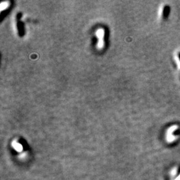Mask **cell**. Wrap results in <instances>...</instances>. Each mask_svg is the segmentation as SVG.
I'll list each match as a JSON object with an SVG mask.
<instances>
[{
	"label": "cell",
	"instance_id": "6da1fadb",
	"mask_svg": "<svg viewBox=\"0 0 180 180\" xmlns=\"http://www.w3.org/2000/svg\"><path fill=\"white\" fill-rule=\"evenodd\" d=\"M97 36L98 37V46L99 48H102L103 46V38H104V30L103 29H99L97 31Z\"/></svg>",
	"mask_w": 180,
	"mask_h": 180
},
{
	"label": "cell",
	"instance_id": "7a4b0ae2",
	"mask_svg": "<svg viewBox=\"0 0 180 180\" xmlns=\"http://www.w3.org/2000/svg\"><path fill=\"white\" fill-rule=\"evenodd\" d=\"M13 146H14L15 147V149H17V151H21V149H22V146H21L19 144H18V143H16V144L14 143Z\"/></svg>",
	"mask_w": 180,
	"mask_h": 180
},
{
	"label": "cell",
	"instance_id": "3957f363",
	"mask_svg": "<svg viewBox=\"0 0 180 180\" xmlns=\"http://www.w3.org/2000/svg\"><path fill=\"white\" fill-rule=\"evenodd\" d=\"M8 6V2H3L1 4V10H3L4 9L6 8Z\"/></svg>",
	"mask_w": 180,
	"mask_h": 180
}]
</instances>
